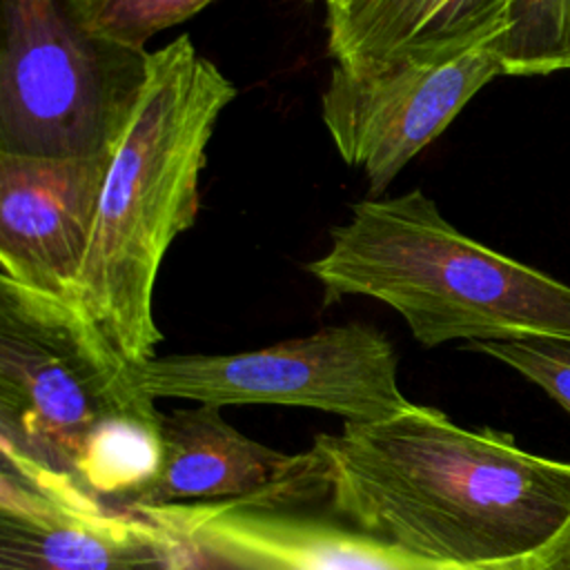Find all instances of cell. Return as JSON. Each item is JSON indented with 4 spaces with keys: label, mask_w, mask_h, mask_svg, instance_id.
<instances>
[{
    "label": "cell",
    "mask_w": 570,
    "mask_h": 570,
    "mask_svg": "<svg viewBox=\"0 0 570 570\" xmlns=\"http://www.w3.org/2000/svg\"><path fill=\"white\" fill-rule=\"evenodd\" d=\"M292 503H323L419 557L499 566L534 554L568 521L570 463L410 403L390 419L318 434L303 452Z\"/></svg>",
    "instance_id": "obj_1"
},
{
    "label": "cell",
    "mask_w": 570,
    "mask_h": 570,
    "mask_svg": "<svg viewBox=\"0 0 570 570\" xmlns=\"http://www.w3.org/2000/svg\"><path fill=\"white\" fill-rule=\"evenodd\" d=\"M232 80L187 33L149 51L147 78L111 151L78 283L80 307L131 363L156 356L154 287L169 245L196 223L207 145Z\"/></svg>",
    "instance_id": "obj_2"
},
{
    "label": "cell",
    "mask_w": 570,
    "mask_h": 570,
    "mask_svg": "<svg viewBox=\"0 0 570 570\" xmlns=\"http://www.w3.org/2000/svg\"><path fill=\"white\" fill-rule=\"evenodd\" d=\"M305 269L325 303L392 307L423 347L450 341H570V285L459 232L421 189L365 198Z\"/></svg>",
    "instance_id": "obj_3"
},
{
    "label": "cell",
    "mask_w": 570,
    "mask_h": 570,
    "mask_svg": "<svg viewBox=\"0 0 570 570\" xmlns=\"http://www.w3.org/2000/svg\"><path fill=\"white\" fill-rule=\"evenodd\" d=\"M158 414L82 307L0 274V445L73 479L100 425Z\"/></svg>",
    "instance_id": "obj_4"
},
{
    "label": "cell",
    "mask_w": 570,
    "mask_h": 570,
    "mask_svg": "<svg viewBox=\"0 0 570 570\" xmlns=\"http://www.w3.org/2000/svg\"><path fill=\"white\" fill-rule=\"evenodd\" d=\"M0 24V154H111L149 51L91 33L69 0H2Z\"/></svg>",
    "instance_id": "obj_5"
},
{
    "label": "cell",
    "mask_w": 570,
    "mask_h": 570,
    "mask_svg": "<svg viewBox=\"0 0 570 570\" xmlns=\"http://www.w3.org/2000/svg\"><path fill=\"white\" fill-rule=\"evenodd\" d=\"M149 399L225 405H294L370 423L403 412L399 356L374 325L350 321L232 354H169L131 365Z\"/></svg>",
    "instance_id": "obj_6"
},
{
    "label": "cell",
    "mask_w": 570,
    "mask_h": 570,
    "mask_svg": "<svg viewBox=\"0 0 570 570\" xmlns=\"http://www.w3.org/2000/svg\"><path fill=\"white\" fill-rule=\"evenodd\" d=\"M497 40L416 51L330 71L321 94L323 125L345 165L381 198L401 169L436 140L461 109L503 76Z\"/></svg>",
    "instance_id": "obj_7"
},
{
    "label": "cell",
    "mask_w": 570,
    "mask_h": 570,
    "mask_svg": "<svg viewBox=\"0 0 570 570\" xmlns=\"http://www.w3.org/2000/svg\"><path fill=\"white\" fill-rule=\"evenodd\" d=\"M131 510L171 537L183 570H525L523 559L461 566L419 557L316 505L243 499Z\"/></svg>",
    "instance_id": "obj_8"
},
{
    "label": "cell",
    "mask_w": 570,
    "mask_h": 570,
    "mask_svg": "<svg viewBox=\"0 0 570 570\" xmlns=\"http://www.w3.org/2000/svg\"><path fill=\"white\" fill-rule=\"evenodd\" d=\"M0 570H183L171 537L0 445Z\"/></svg>",
    "instance_id": "obj_9"
},
{
    "label": "cell",
    "mask_w": 570,
    "mask_h": 570,
    "mask_svg": "<svg viewBox=\"0 0 570 570\" xmlns=\"http://www.w3.org/2000/svg\"><path fill=\"white\" fill-rule=\"evenodd\" d=\"M111 154H0V274L78 303Z\"/></svg>",
    "instance_id": "obj_10"
},
{
    "label": "cell",
    "mask_w": 570,
    "mask_h": 570,
    "mask_svg": "<svg viewBox=\"0 0 570 570\" xmlns=\"http://www.w3.org/2000/svg\"><path fill=\"white\" fill-rule=\"evenodd\" d=\"M301 465L303 454H285L249 439L216 405L163 412L160 463L131 508L269 497L292 483Z\"/></svg>",
    "instance_id": "obj_11"
},
{
    "label": "cell",
    "mask_w": 570,
    "mask_h": 570,
    "mask_svg": "<svg viewBox=\"0 0 570 570\" xmlns=\"http://www.w3.org/2000/svg\"><path fill=\"white\" fill-rule=\"evenodd\" d=\"M508 0H352L325 16L327 51L336 65L456 49L499 40Z\"/></svg>",
    "instance_id": "obj_12"
},
{
    "label": "cell",
    "mask_w": 570,
    "mask_h": 570,
    "mask_svg": "<svg viewBox=\"0 0 570 570\" xmlns=\"http://www.w3.org/2000/svg\"><path fill=\"white\" fill-rule=\"evenodd\" d=\"M503 76H548L570 69V0H508L494 45Z\"/></svg>",
    "instance_id": "obj_13"
},
{
    "label": "cell",
    "mask_w": 570,
    "mask_h": 570,
    "mask_svg": "<svg viewBox=\"0 0 570 570\" xmlns=\"http://www.w3.org/2000/svg\"><path fill=\"white\" fill-rule=\"evenodd\" d=\"M78 20L96 36L134 51L160 31L187 22L216 0H69Z\"/></svg>",
    "instance_id": "obj_14"
},
{
    "label": "cell",
    "mask_w": 570,
    "mask_h": 570,
    "mask_svg": "<svg viewBox=\"0 0 570 570\" xmlns=\"http://www.w3.org/2000/svg\"><path fill=\"white\" fill-rule=\"evenodd\" d=\"M465 350L485 354L512 367L570 414V341L539 336L517 341H472L465 343Z\"/></svg>",
    "instance_id": "obj_15"
},
{
    "label": "cell",
    "mask_w": 570,
    "mask_h": 570,
    "mask_svg": "<svg viewBox=\"0 0 570 570\" xmlns=\"http://www.w3.org/2000/svg\"><path fill=\"white\" fill-rule=\"evenodd\" d=\"M523 568L525 570H570V517L543 548H539L534 554L523 559Z\"/></svg>",
    "instance_id": "obj_16"
},
{
    "label": "cell",
    "mask_w": 570,
    "mask_h": 570,
    "mask_svg": "<svg viewBox=\"0 0 570 570\" xmlns=\"http://www.w3.org/2000/svg\"><path fill=\"white\" fill-rule=\"evenodd\" d=\"M323 2H325V16H330V13H336L343 7H347L352 0H323Z\"/></svg>",
    "instance_id": "obj_17"
}]
</instances>
